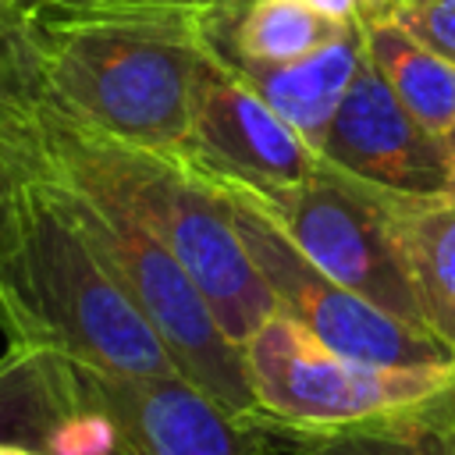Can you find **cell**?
<instances>
[{"mask_svg":"<svg viewBox=\"0 0 455 455\" xmlns=\"http://www.w3.org/2000/svg\"><path fill=\"white\" fill-rule=\"evenodd\" d=\"M0 309L7 341L117 377L178 373L164 341L82 235L50 171L28 178L0 217Z\"/></svg>","mask_w":455,"mask_h":455,"instance_id":"6da1fadb","label":"cell"},{"mask_svg":"<svg viewBox=\"0 0 455 455\" xmlns=\"http://www.w3.org/2000/svg\"><path fill=\"white\" fill-rule=\"evenodd\" d=\"M46 171L89 199L132 213L192 274L235 345L277 313L231 213L224 188L185 153L96 135L50 103L36 114Z\"/></svg>","mask_w":455,"mask_h":455,"instance_id":"7a4b0ae2","label":"cell"},{"mask_svg":"<svg viewBox=\"0 0 455 455\" xmlns=\"http://www.w3.org/2000/svg\"><path fill=\"white\" fill-rule=\"evenodd\" d=\"M39 39L57 114L117 142L185 149L210 64L203 11H50Z\"/></svg>","mask_w":455,"mask_h":455,"instance_id":"3957f363","label":"cell"},{"mask_svg":"<svg viewBox=\"0 0 455 455\" xmlns=\"http://www.w3.org/2000/svg\"><path fill=\"white\" fill-rule=\"evenodd\" d=\"M259 405L252 427L274 437H341L437 423L455 412V366H377L348 359L284 313L242 345Z\"/></svg>","mask_w":455,"mask_h":455,"instance_id":"277c9868","label":"cell"},{"mask_svg":"<svg viewBox=\"0 0 455 455\" xmlns=\"http://www.w3.org/2000/svg\"><path fill=\"white\" fill-rule=\"evenodd\" d=\"M64 196L82 235L128 291L153 334L164 341L178 373L203 387L228 412L252 423L259 416V405L249 384L242 345L228 338L192 274L121 206L89 199L71 185H64Z\"/></svg>","mask_w":455,"mask_h":455,"instance_id":"5b68a950","label":"cell"},{"mask_svg":"<svg viewBox=\"0 0 455 455\" xmlns=\"http://www.w3.org/2000/svg\"><path fill=\"white\" fill-rule=\"evenodd\" d=\"M210 178L224 188L238 235L263 284L270 288L277 313L348 359L377 366H455V355L434 334L391 316L387 309L323 274L302 249L291 245V238L274 224V217L245 185L217 174Z\"/></svg>","mask_w":455,"mask_h":455,"instance_id":"8992f818","label":"cell"},{"mask_svg":"<svg viewBox=\"0 0 455 455\" xmlns=\"http://www.w3.org/2000/svg\"><path fill=\"white\" fill-rule=\"evenodd\" d=\"M245 188L291 238V245L302 249L323 274L387 309L391 316L427 331L416 288L391 238L384 192L334 171L331 164L291 185Z\"/></svg>","mask_w":455,"mask_h":455,"instance_id":"52a82bcc","label":"cell"},{"mask_svg":"<svg viewBox=\"0 0 455 455\" xmlns=\"http://www.w3.org/2000/svg\"><path fill=\"white\" fill-rule=\"evenodd\" d=\"M316 149L323 164L384 196L455 199V156L444 135L419 124L370 60H363Z\"/></svg>","mask_w":455,"mask_h":455,"instance_id":"ba28073f","label":"cell"},{"mask_svg":"<svg viewBox=\"0 0 455 455\" xmlns=\"http://www.w3.org/2000/svg\"><path fill=\"white\" fill-rule=\"evenodd\" d=\"M199 171L252 188L291 185L323 167L320 149L270 110L210 43L196 117L181 149Z\"/></svg>","mask_w":455,"mask_h":455,"instance_id":"9c48e42d","label":"cell"},{"mask_svg":"<svg viewBox=\"0 0 455 455\" xmlns=\"http://www.w3.org/2000/svg\"><path fill=\"white\" fill-rule=\"evenodd\" d=\"M96 405L110 416L114 455H267V434L228 412L185 377H117L82 366Z\"/></svg>","mask_w":455,"mask_h":455,"instance_id":"30bf717a","label":"cell"},{"mask_svg":"<svg viewBox=\"0 0 455 455\" xmlns=\"http://www.w3.org/2000/svg\"><path fill=\"white\" fill-rule=\"evenodd\" d=\"M363 60H366V50H363V32L355 25V28H345L327 46L288 64H238V60H228V64L270 110H277L295 132H302L316 146L331 128Z\"/></svg>","mask_w":455,"mask_h":455,"instance_id":"8fae6325","label":"cell"},{"mask_svg":"<svg viewBox=\"0 0 455 455\" xmlns=\"http://www.w3.org/2000/svg\"><path fill=\"white\" fill-rule=\"evenodd\" d=\"M203 25L210 43L238 64H288L345 32L306 0H217L203 11Z\"/></svg>","mask_w":455,"mask_h":455,"instance_id":"7c38bea8","label":"cell"},{"mask_svg":"<svg viewBox=\"0 0 455 455\" xmlns=\"http://www.w3.org/2000/svg\"><path fill=\"white\" fill-rule=\"evenodd\" d=\"M387 224L427 331L455 355V199L412 203L387 196Z\"/></svg>","mask_w":455,"mask_h":455,"instance_id":"4fadbf2b","label":"cell"},{"mask_svg":"<svg viewBox=\"0 0 455 455\" xmlns=\"http://www.w3.org/2000/svg\"><path fill=\"white\" fill-rule=\"evenodd\" d=\"M366 60L398 96V103L430 132L444 135L455 124V64L405 32L391 11L359 25Z\"/></svg>","mask_w":455,"mask_h":455,"instance_id":"5bb4252c","label":"cell"},{"mask_svg":"<svg viewBox=\"0 0 455 455\" xmlns=\"http://www.w3.org/2000/svg\"><path fill=\"white\" fill-rule=\"evenodd\" d=\"M50 103L39 25L0 14V107L43 110Z\"/></svg>","mask_w":455,"mask_h":455,"instance_id":"9a60e30c","label":"cell"},{"mask_svg":"<svg viewBox=\"0 0 455 455\" xmlns=\"http://www.w3.org/2000/svg\"><path fill=\"white\" fill-rule=\"evenodd\" d=\"M39 110H7L0 107V217L7 213L14 192L46 171L39 146Z\"/></svg>","mask_w":455,"mask_h":455,"instance_id":"2e32d148","label":"cell"},{"mask_svg":"<svg viewBox=\"0 0 455 455\" xmlns=\"http://www.w3.org/2000/svg\"><path fill=\"white\" fill-rule=\"evenodd\" d=\"M391 18L423 46L455 64V0H395Z\"/></svg>","mask_w":455,"mask_h":455,"instance_id":"e0dca14e","label":"cell"},{"mask_svg":"<svg viewBox=\"0 0 455 455\" xmlns=\"http://www.w3.org/2000/svg\"><path fill=\"white\" fill-rule=\"evenodd\" d=\"M217 0H50V11H206Z\"/></svg>","mask_w":455,"mask_h":455,"instance_id":"ac0fdd59","label":"cell"},{"mask_svg":"<svg viewBox=\"0 0 455 455\" xmlns=\"http://www.w3.org/2000/svg\"><path fill=\"white\" fill-rule=\"evenodd\" d=\"M306 4H309L316 14H323L327 21H334V25H341V28H355V25H363L366 18L391 11L395 0H306Z\"/></svg>","mask_w":455,"mask_h":455,"instance_id":"d6986e66","label":"cell"},{"mask_svg":"<svg viewBox=\"0 0 455 455\" xmlns=\"http://www.w3.org/2000/svg\"><path fill=\"white\" fill-rule=\"evenodd\" d=\"M0 14H11L18 21L39 25L50 14V0H0Z\"/></svg>","mask_w":455,"mask_h":455,"instance_id":"ffe728a7","label":"cell"},{"mask_svg":"<svg viewBox=\"0 0 455 455\" xmlns=\"http://www.w3.org/2000/svg\"><path fill=\"white\" fill-rule=\"evenodd\" d=\"M434 455H455V416L441 423V430L434 437Z\"/></svg>","mask_w":455,"mask_h":455,"instance_id":"44dd1931","label":"cell"},{"mask_svg":"<svg viewBox=\"0 0 455 455\" xmlns=\"http://www.w3.org/2000/svg\"><path fill=\"white\" fill-rule=\"evenodd\" d=\"M0 455H43V451H36V448H28V444H14V441H0Z\"/></svg>","mask_w":455,"mask_h":455,"instance_id":"7402d4cb","label":"cell"},{"mask_svg":"<svg viewBox=\"0 0 455 455\" xmlns=\"http://www.w3.org/2000/svg\"><path fill=\"white\" fill-rule=\"evenodd\" d=\"M444 142H448V149H451V156H455V124L444 132Z\"/></svg>","mask_w":455,"mask_h":455,"instance_id":"603a6c76","label":"cell"},{"mask_svg":"<svg viewBox=\"0 0 455 455\" xmlns=\"http://www.w3.org/2000/svg\"><path fill=\"white\" fill-rule=\"evenodd\" d=\"M0 327H4V309H0Z\"/></svg>","mask_w":455,"mask_h":455,"instance_id":"cb8c5ba5","label":"cell"}]
</instances>
